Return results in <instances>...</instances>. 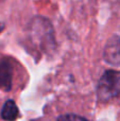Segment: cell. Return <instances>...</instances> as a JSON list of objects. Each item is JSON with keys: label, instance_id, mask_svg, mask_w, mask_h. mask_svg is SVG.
Returning <instances> with one entry per match:
<instances>
[{"label": "cell", "instance_id": "cell-2", "mask_svg": "<svg viewBox=\"0 0 120 121\" xmlns=\"http://www.w3.org/2000/svg\"><path fill=\"white\" fill-rule=\"evenodd\" d=\"M103 59L113 66L120 65V36L114 35L107 40L103 51Z\"/></svg>", "mask_w": 120, "mask_h": 121}, {"label": "cell", "instance_id": "cell-1", "mask_svg": "<svg viewBox=\"0 0 120 121\" xmlns=\"http://www.w3.org/2000/svg\"><path fill=\"white\" fill-rule=\"evenodd\" d=\"M98 97L101 101H108L120 94V70H106L98 84Z\"/></svg>", "mask_w": 120, "mask_h": 121}, {"label": "cell", "instance_id": "cell-5", "mask_svg": "<svg viewBox=\"0 0 120 121\" xmlns=\"http://www.w3.org/2000/svg\"><path fill=\"white\" fill-rule=\"evenodd\" d=\"M57 121H88V120L85 119L84 117L74 115V114H68V115L60 116L57 118Z\"/></svg>", "mask_w": 120, "mask_h": 121}, {"label": "cell", "instance_id": "cell-4", "mask_svg": "<svg viewBox=\"0 0 120 121\" xmlns=\"http://www.w3.org/2000/svg\"><path fill=\"white\" fill-rule=\"evenodd\" d=\"M2 119L6 121H14L18 117V107L13 100H8L1 109Z\"/></svg>", "mask_w": 120, "mask_h": 121}, {"label": "cell", "instance_id": "cell-6", "mask_svg": "<svg viewBox=\"0 0 120 121\" xmlns=\"http://www.w3.org/2000/svg\"><path fill=\"white\" fill-rule=\"evenodd\" d=\"M2 30H3V26H2V25H1V23H0V32H1V31H2Z\"/></svg>", "mask_w": 120, "mask_h": 121}, {"label": "cell", "instance_id": "cell-3", "mask_svg": "<svg viewBox=\"0 0 120 121\" xmlns=\"http://www.w3.org/2000/svg\"><path fill=\"white\" fill-rule=\"evenodd\" d=\"M13 83V66L9 60H0V89L10 91Z\"/></svg>", "mask_w": 120, "mask_h": 121}]
</instances>
